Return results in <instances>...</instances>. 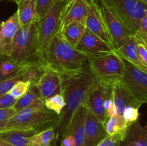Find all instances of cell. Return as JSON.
Returning a JSON list of instances; mask_svg holds the SVG:
<instances>
[{
  "mask_svg": "<svg viewBox=\"0 0 147 146\" xmlns=\"http://www.w3.org/2000/svg\"><path fill=\"white\" fill-rule=\"evenodd\" d=\"M126 135V133L124 132L119 133L113 135H106V137L96 146H120L121 143L123 141Z\"/></svg>",
  "mask_w": 147,
  "mask_h": 146,
  "instance_id": "31",
  "label": "cell"
},
{
  "mask_svg": "<svg viewBox=\"0 0 147 146\" xmlns=\"http://www.w3.org/2000/svg\"><path fill=\"white\" fill-rule=\"evenodd\" d=\"M85 146H96L106 136L104 125L99 121L93 112L87 107L85 123Z\"/></svg>",
  "mask_w": 147,
  "mask_h": 146,
  "instance_id": "16",
  "label": "cell"
},
{
  "mask_svg": "<svg viewBox=\"0 0 147 146\" xmlns=\"http://www.w3.org/2000/svg\"><path fill=\"white\" fill-rule=\"evenodd\" d=\"M37 53V21L20 27L13 40L9 57L23 62Z\"/></svg>",
  "mask_w": 147,
  "mask_h": 146,
  "instance_id": "7",
  "label": "cell"
},
{
  "mask_svg": "<svg viewBox=\"0 0 147 146\" xmlns=\"http://www.w3.org/2000/svg\"><path fill=\"white\" fill-rule=\"evenodd\" d=\"M59 115L45 105V100L39 99L33 104L22 110L7 121L4 130H20L38 133L55 127Z\"/></svg>",
  "mask_w": 147,
  "mask_h": 146,
  "instance_id": "3",
  "label": "cell"
},
{
  "mask_svg": "<svg viewBox=\"0 0 147 146\" xmlns=\"http://www.w3.org/2000/svg\"><path fill=\"white\" fill-rule=\"evenodd\" d=\"M121 19L131 35L140 27L142 19L147 15V4L141 0H103Z\"/></svg>",
  "mask_w": 147,
  "mask_h": 146,
  "instance_id": "5",
  "label": "cell"
},
{
  "mask_svg": "<svg viewBox=\"0 0 147 146\" xmlns=\"http://www.w3.org/2000/svg\"><path fill=\"white\" fill-rule=\"evenodd\" d=\"M17 14L20 25H25L35 21L36 0H21L17 3Z\"/></svg>",
  "mask_w": 147,
  "mask_h": 146,
  "instance_id": "23",
  "label": "cell"
},
{
  "mask_svg": "<svg viewBox=\"0 0 147 146\" xmlns=\"http://www.w3.org/2000/svg\"><path fill=\"white\" fill-rule=\"evenodd\" d=\"M104 127L106 133L109 135H113L121 132L126 133L129 128L123 117L118 115L109 117L106 120Z\"/></svg>",
  "mask_w": 147,
  "mask_h": 146,
  "instance_id": "28",
  "label": "cell"
},
{
  "mask_svg": "<svg viewBox=\"0 0 147 146\" xmlns=\"http://www.w3.org/2000/svg\"><path fill=\"white\" fill-rule=\"evenodd\" d=\"M120 146H147V125L143 126L139 120L131 125Z\"/></svg>",
  "mask_w": 147,
  "mask_h": 146,
  "instance_id": "20",
  "label": "cell"
},
{
  "mask_svg": "<svg viewBox=\"0 0 147 146\" xmlns=\"http://www.w3.org/2000/svg\"><path fill=\"white\" fill-rule=\"evenodd\" d=\"M20 64L21 68L18 75L22 81L30 82L31 84H37L42 74L48 68L43 56L37 52Z\"/></svg>",
  "mask_w": 147,
  "mask_h": 146,
  "instance_id": "13",
  "label": "cell"
},
{
  "mask_svg": "<svg viewBox=\"0 0 147 146\" xmlns=\"http://www.w3.org/2000/svg\"><path fill=\"white\" fill-rule=\"evenodd\" d=\"M87 107L82 105L76 112L70 124L67 135L73 137L76 141V146H85L86 133H85V123H86Z\"/></svg>",
  "mask_w": 147,
  "mask_h": 146,
  "instance_id": "19",
  "label": "cell"
},
{
  "mask_svg": "<svg viewBox=\"0 0 147 146\" xmlns=\"http://www.w3.org/2000/svg\"><path fill=\"white\" fill-rule=\"evenodd\" d=\"M124 74L121 82L136 100L147 104V72L123 59Z\"/></svg>",
  "mask_w": 147,
  "mask_h": 146,
  "instance_id": "8",
  "label": "cell"
},
{
  "mask_svg": "<svg viewBox=\"0 0 147 146\" xmlns=\"http://www.w3.org/2000/svg\"><path fill=\"white\" fill-rule=\"evenodd\" d=\"M100 9L115 50L121 47L131 34L121 19L111 9L103 0H99Z\"/></svg>",
  "mask_w": 147,
  "mask_h": 146,
  "instance_id": "9",
  "label": "cell"
},
{
  "mask_svg": "<svg viewBox=\"0 0 147 146\" xmlns=\"http://www.w3.org/2000/svg\"><path fill=\"white\" fill-rule=\"evenodd\" d=\"M4 1V0H0V1Z\"/></svg>",
  "mask_w": 147,
  "mask_h": 146,
  "instance_id": "46",
  "label": "cell"
},
{
  "mask_svg": "<svg viewBox=\"0 0 147 146\" xmlns=\"http://www.w3.org/2000/svg\"><path fill=\"white\" fill-rule=\"evenodd\" d=\"M113 102L117 110V115L122 117L123 109L129 104L142 106V104L132 95L129 90L121 82H118L112 86Z\"/></svg>",
  "mask_w": 147,
  "mask_h": 146,
  "instance_id": "18",
  "label": "cell"
},
{
  "mask_svg": "<svg viewBox=\"0 0 147 146\" xmlns=\"http://www.w3.org/2000/svg\"><path fill=\"white\" fill-rule=\"evenodd\" d=\"M141 106L129 104L123 109L122 117L128 127L138 121L139 118V108Z\"/></svg>",
  "mask_w": 147,
  "mask_h": 146,
  "instance_id": "30",
  "label": "cell"
},
{
  "mask_svg": "<svg viewBox=\"0 0 147 146\" xmlns=\"http://www.w3.org/2000/svg\"><path fill=\"white\" fill-rule=\"evenodd\" d=\"M41 98L38 88L36 84H31L29 90L26 92L25 94H23L22 97L17 99V102L13 106V108L18 113L22 110L27 108L32 104H34L37 100Z\"/></svg>",
  "mask_w": 147,
  "mask_h": 146,
  "instance_id": "26",
  "label": "cell"
},
{
  "mask_svg": "<svg viewBox=\"0 0 147 146\" xmlns=\"http://www.w3.org/2000/svg\"><path fill=\"white\" fill-rule=\"evenodd\" d=\"M88 6L80 0H73L63 7L59 32L73 22H80L86 25Z\"/></svg>",
  "mask_w": 147,
  "mask_h": 146,
  "instance_id": "14",
  "label": "cell"
},
{
  "mask_svg": "<svg viewBox=\"0 0 147 146\" xmlns=\"http://www.w3.org/2000/svg\"><path fill=\"white\" fill-rule=\"evenodd\" d=\"M86 66L78 72L63 75L62 94L65 106L55 127L58 140L67 135L75 114L82 105H85L92 87L97 82L89 66Z\"/></svg>",
  "mask_w": 147,
  "mask_h": 146,
  "instance_id": "1",
  "label": "cell"
},
{
  "mask_svg": "<svg viewBox=\"0 0 147 146\" xmlns=\"http://www.w3.org/2000/svg\"><path fill=\"white\" fill-rule=\"evenodd\" d=\"M17 102V99L14 98L9 93L0 96V109H7L12 107Z\"/></svg>",
  "mask_w": 147,
  "mask_h": 146,
  "instance_id": "37",
  "label": "cell"
},
{
  "mask_svg": "<svg viewBox=\"0 0 147 146\" xmlns=\"http://www.w3.org/2000/svg\"><path fill=\"white\" fill-rule=\"evenodd\" d=\"M31 86V82L26 81H19L13 86L11 89L9 94L12 96L14 98L19 99L20 97L25 94L26 92L29 90V88Z\"/></svg>",
  "mask_w": 147,
  "mask_h": 146,
  "instance_id": "33",
  "label": "cell"
},
{
  "mask_svg": "<svg viewBox=\"0 0 147 146\" xmlns=\"http://www.w3.org/2000/svg\"><path fill=\"white\" fill-rule=\"evenodd\" d=\"M20 63H17L9 56L0 54V71L5 78L16 77L20 71Z\"/></svg>",
  "mask_w": 147,
  "mask_h": 146,
  "instance_id": "27",
  "label": "cell"
},
{
  "mask_svg": "<svg viewBox=\"0 0 147 146\" xmlns=\"http://www.w3.org/2000/svg\"><path fill=\"white\" fill-rule=\"evenodd\" d=\"M19 81H22L20 75L6 79L3 81L0 82V96L8 93L12 88L13 86Z\"/></svg>",
  "mask_w": 147,
  "mask_h": 146,
  "instance_id": "35",
  "label": "cell"
},
{
  "mask_svg": "<svg viewBox=\"0 0 147 146\" xmlns=\"http://www.w3.org/2000/svg\"><path fill=\"white\" fill-rule=\"evenodd\" d=\"M31 146H57V137L55 127L46 129L30 137Z\"/></svg>",
  "mask_w": 147,
  "mask_h": 146,
  "instance_id": "25",
  "label": "cell"
},
{
  "mask_svg": "<svg viewBox=\"0 0 147 146\" xmlns=\"http://www.w3.org/2000/svg\"><path fill=\"white\" fill-rule=\"evenodd\" d=\"M86 27L80 22H73L61 30L59 34L72 46L76 47L83 37Z\"/></svg>",
  "mask_w": 147,
  "mask_h": 146,
  "instance_id": "24",
  "label": "cell"
},
{
  "mask_svg": "<svg viewBox=\"0 0 147 146\" xmlns=\"http://www.w3.org/2000/svg\"><path fill=\"white\" fill-rule=\"evenodd\" d=\"M56 1L57 0H36L35 21L42 18Z\"/></svg>",
  "mask_w": 147,
  "mask_h": 146,
  "instance_id": "32",
  "label": "cell"
},
{
  "mask_svg": "<svg viewBox=\"0 0 147 146\" xmlns=\"http://www.w3.org/2000/svg\"><path fill=\"white\" fill-rule=\"evenodd\" d=\"M6 79H7V78H5V77H4V76L2 75V74H1V71H0V82H1V81H3V80H6Z\"/></svg>",
  "mask_w": 147,
  "mask_h": 146,
  "instance_id": "42",
  "label": "cell"
},
{
  "mask_svg": "<svg viewBox=\"0 0 147 146\" xmlns=\"http://www.w3.org/2000/svg\"><path fill=\"white\" fill-rule=\"evenodd\" d=\"M1 27H2V21H1V23H0V31H1Z\"/></svg>",
  "mask_w": 147,
  "mask_h": 146,
  "instance_id": "45",
  "label": "cell"
},
{
  "mask_svg": "<svg viewBox=\"0 0 147 146\" xmlns=\"http://www.w3.org/2000/svg\"><path fill=\"white\" fill-rule=\"evenodd\" d=\"M75 146H76V145H75Z\"/></svg>",
  "mask_w": 147,
  "mask_h": 146,
  "instance_id": "48",
  "label": "cell"
},
{
  "mask_svg": "<svg viewBox=\"0 0 147 146\" xmlns=\"http://www.w3.org/2000/svg\"><path fill=\"white\" fill-rule=\"evenodd\" d=\"M136 40L137 42V47L138 51H139V57H140V59L142 62H143V64L147 67V47L143 43L138 41L137 40Z\"/></svg>",
  "mask_w": 147,
  "mask_h": 146,
  "instance_id": "38",
  "label": "cell"
},
{
  "mask_svg": "<svg viewBox=\"0 0 147 146\" xmlns=\"http://www.w3.org/2000/svg\"><path fill=\"white\" fill-rule=\"evenodd\" d=\"M111 87L97 81L92 87L85 104V106L90 109L103 125L106 123L104 102L111 90Z\"/></svg>",
  "mask_w": 147,
  "mask_h": 146,
  "instance_id": "10",
  "label": "cell"
},
{
  "mask_svg": "<svg viewBox=\"0 0 147 146\" xmlns=\"http://www.w3.org/2000/svg\"><path fill=\"white\" fill-rule=\"evenodd\" d=\"M45 105L48 110L60 115L65 106V102L63 94H56L45 100Z\"/></svg>",
  "mask_w": 147,
  "mask_h": 146,
  "instance_id": "29",
  "label": "cell"
},
{
  "mask_svg": "<svg viewBox=\"0 0 147 146\" xmlns=\"http://www.w3.org/2000/svg\"><path fill=\"white\" fill-rule=\"evenodd\" d=\"M20 27L17 11L6 21H2L0 31V54L9 56L13 40Z\"/></svg>",
  "mask_w": 147,
  "mask_h": 146,
  "instance_id": "17",
  "label": "cell"
},
{
  "mask_svg": "<svg viewBox=\"0 0 147 146\" xmlns=\"http://www.w3.org/2000/svg\"><path fill=\"white\" fill-rule=\"evenodd\" d=\"M47 67L63 74H70L83 70L88 57L57 34L42 54Z\"/></svg>",
  "mask_w": 147,
  "mask_h": 146,
  "instance_id": "2",
  "label": "cell"
},
{
  "mask_svg": "<svg viewBox=\"0 0 147 146\" xmlns=\"http://www.w3.org/2000/svg\"><path fill=\"white\" fill-rule=\"evenodd\" d=\"M86 27L87 29L111 46L115 50L102 14L100 4H94L88 7Z\"/></svg>",
  "mask_w": 147,
  "mask_h": 146,
  "instance_id": "12",
  "label": "cell"
},
{
  "mask_svg": "<svg viewBox=\"0 0 147 146\" xmlns=\"http://www.w3.org/2000/svg\"><path fill=\"white\" fill-rule=\"evenodd\" d=\"M62 146H75L76 145V141L74 138L70 135H67L65 137H63L61 140Z\"/></svg>",
  "mask_w": 147,
  "mask_h": 146,
  "instance_id": "39",
  "label": "cell"
},
{
  "mask_svg": "<svg viewBox=\"0 0 147 146\" xmlns=\"http://www.w3.org/2000/svg\"><path fill=\"white\" fill-rule=\"evenodd\" d=\"M142 1H143L144 3H145V4H147V0H141Z\"/></svg>",
  "mask_w": 147,
  "mask_h": 146,
  "instance_id": "44",
  "label": "cell"
},
{
  "mask_svg": "<svg viewBox=\"0 0 147 146\" xmlns=\"http://www.w3.org/2000/svg\"><path fill=\"white\" fill-rule=\"evenodd\" d=\"M37 133L20 130H3L0 138L14 146H31L30 137Z\"/></svg>",
  "mask_w": 147,
  "mask_h": 146,
  "instance_id": "22",
  "label": "cell"
},
{
  "mask_svg": "<svg viewBox=\"0 0 147 146\" xmlns=\"http://www.w3.org/2000/svg\"><path fill=\"white\" fill-rule=\"evenodd\" d=\"M115 50L122 58L130 62L134 65L147 72V67L141 60L138 51L137 42L133 35H131L129 40L121 47Z\"/></svg>",
  "mask_w": 147,
  "mask_h": 146,
  "instance_id": "21",
  "label": "cell"
},
{
  "mask_svg": "<svg viewBox=\"0 0 147 146\" xmlns=\"http://www.w3.org/2000/svg\"><path fill=\"white\" fill-rule=\"evenodd\" d=\"M63 1L65 4H67L70 1H73V0H62ZM80 1H83V2L86 3L88 7L92 5H94V4H99V0H80Z\"/></svg>",
  "mask_w": 147,
  "mask_h": 146,
  "instance_id": "40",
  "label": "cell"
},
{
  "mask_svg": "<svg viewBox=\"0 0 147 146\" xmlns=\"http://www.w3.org/2000/svg\"><path fill=\"white\" fill-rule=\"evenodd\" d=\"M0 146H14V145L7 143L6 141H4V140H1V139L0 138Z\"/></svg>",
  "mask_w": 147,
  "mask_h": 146,
  "instance_id": "41",
  "label": "cell"
},
{
  "mask_svg": "<svg viewBox=\"0 0 147 146\" xmlns=\"http://www.w3.org/2000/svg\"><path fill=\"white\" fill-rule=\"evenodd\" d=\"M63 75L57 72L47 68L36 84L41 98L46 100L56 94H62Z\"/></svg>",
  "mask_w": 147,
  "mask_h": 146,
  "instance_id": "15",
  "label": "cell"
},
{
  "mask_svg": "<svg viewBox=\"0 0 147 146\" xmlns=\"http://www.w3.org/2000/svg\"><path fill=\"white\" fill-rule=\"evenodd\" d=\"M9 1H13V2H15V3H18L19 1H21V0H9Z\"/></svg>",
  "mask_w": 147,
  "mask_h": 146,
  "instance_id": "43",
  "label": "cell"
},
{
  "mask_svg": "<svg viewBox=\"0 0 147 146\" xmlns=\"http://www.w3.org/2000/svg\"><path fill=\"white\" fill-rule=\"evenodd\" d=\"M76 48L88 57H96L109 54L114 49L86 29Z\"/></svg>",
  "mask_w": 147,
  "mask_h": 146,
  "instance_id": "11",
  "label": "cell"
},
{
  "mask_svg": "<svg viewBox=\"0 0 147 146\" xmlns=\"http://www.w3.org/2000/svg\"><path fill=\"white\" fill-rule=\"evenodd\" d=\"M17 114L13 107L7 109H0V131L4 130L7 121Z\"/></svg>",
  "mask_w": 147,
  "mask_h": 146,
  "instance_id": "36",
  "label": "cell"
},
{
  "mask_svg": "<svg viewBox=\"0 0 147 146\" xmlns=\"http://www.w3.org/2000/svg\"><path fill=\"white\" fill-rule=\"evenodd\" d=\"M64 5L62 0H57L45 15L37 21V52L42 55L55 36L59 33Z\"/></svg>",
  "mask_w": 147,
  "mask_h": 146,
  "instance_id": "6",
  "label": "cell"
},
{
  "mask_svg": "<svg viewBox=\"0 0 147 146\" xmlns=\"http://www.w3.org/2000/svg\"><path fill=\"white\" fill-rule=\"evenodd\" d=\"M133 36L147 47V15L142 19L139 29Z\"/></svg>",
  "mask_w": 147,
  "mask_h": 146,
  "instance_id": "34",
  "label": "cell"
},
{
  "mask_svg": "<svg viewBox=\"0 0 147 146\" xmlns=\"http://www.w3.org/2000/svg\"><path fill=\"white\" fill-rule=\"evenodd\" d=\"M60 146H62V145H60Z\"/></svg>",
  "mask_w": 147,
  "mask_h": 146,
  "instance_id": "47",
  "label": "cell"
},
{
  "mask_svg": "<svg viewBox=\"0 0 147 146\" xmlns=\"http://www.w3.org/2000/svg\"><path fill=\"white\" fill-rule=\"evenodd\" d=\"M88 62L90 71L99 82L112 87L123 78L124 62L115 50L104 55L88 58Z\"/></svg>",
  "mask_w": 147,
  "mask_h": 146,
  "instance_id": "4",
  "label": "cell"
}]
</instances>
